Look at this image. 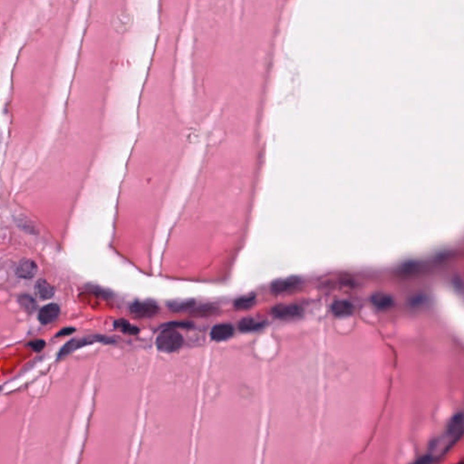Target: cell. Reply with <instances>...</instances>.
<instances>
[{"instance_id":"17","label":"cell","mask_w":464,"mask_h":464,"mask_svg":"<svg viewBox=\"0 0 464 464\" xmlns=\"http://www.w3.org/2000/svg\"><path fill=\"white\" fill-rule=\"evenodd\" d=\"M255 300H256L255 294H249V295H243V296H241L240 299H238L235 301L234 306L237 308H240V309L249 308L251 306H253L254 303H255Z\"/></svg>"},{"instance_id":"18","label":"cell","mask_w":464,"mask_h":464,"mask_svg":"<svg viewBox=\"0 0 464 464\" xmlns=\"http://www.w3.org/2000/svg\"><path fill=\"white\" fill-rule=\"evenodd\" d=\"M165 328H176V327H182V328H190L192 326V324L189 322H170L164 325Z\"/></svg>"},{"instance_id":"13","label":"cell","mask_w":464,"mask_h":464,"mask_svg":"<svg viewBox=\"0 0 464 464\" xmlns=\"http://www.w3.org/2000/svg\"><path fill=\"white\" fill-rule=\"evenodd\" d=\"M114 328L119 329L120 331H122V333L128 334V335L135 336V335H138L140 332V329L138 327H136L135 325H131L129 321H127L126 319H123V318L114 321Z\"/></svg>"},{"instance_id":"19","label":"cell","mask_w":464,"mask_h":464,"mask_svg":"<svg viewBox=\"0 0 464 464\" xmlns=\"http://www.w3.org/2000/svg\"><path fill=\"white\" fill-rule=\"evenodd\" d=\"M27 346L35 352H40L46 346V342L44 340H34L30 342Z\"/></svg>"},{"instance_id":"5","label":"cell","mask_w":464,"mask_h":464,"mask_svg":"<svg viewBox=\"0 0 464 464\" xmlns=\"http://www.w3.org/2000/svg\"><path fill=\"white\" fill-rule=\"evenodd\" d=\"M60 315V308L58 305L48 304L43 307L38 313V320L42 325H48L55 322Z\"/></svg>"},{"instance_id":"11","label":"cell","mask_w":464,"mask_h":464,"mask_svg":"<svg viewBox=\"0 0 464 464\" xmlns=\"http://www.w3.org/2000/svg\"><path fill=\"white\" fill-rule=\"evenodd\" d=\"M371 301L373 305L381 310H385L392 307L393 301L391 296L385 295L384 293H376L372 295Z\"/></svg>"},{"instance_id":"7","label":"cell","mask_w":464,"mask_h":464,"mask_svg":"<svg viewBox=\"0 0 464 464\" xmlns=\"http://www.w3.org/2000/svg\"><path fill=\"white\" fill-rule=\"evenodd\" d=\"M234 335V328L228 324H220L212 327L211 331V338L212 340L220 342L228 340Z\"/></svg>"},{"instance_id":"14","label":"cell","mask_w":464,"mask_h":464,"mask_svg":"<svg viewBox=\"0 0 464 464\" xmlns=\"http://www.w3.org/2000/svg\"><path fill=\"white\" fill-rule=\"evenodd\" d=\"M463 415H461V414L456 415V416L452 418L451 422L449 423V426H448L449 435H454V436L460 435L461 434V430L463 428Z\"/></svg>"},{"instance_id":"12","label":"cell","mask_w":464,"mask_h":464,"mask_svg":"<svg viewBox=\"0 0 464 464\" xmlns=\"http://www.w3.org/2000/svg\"><path fill=\"white\" fill-rule=\"evenodd\" d=\"M263 325H264V322H259V321L255 320L251 317H247V318H243L240 322L239 329L241 330V332H246V333L253 332V331L263 327Z\"/></svg>"},{"instance_id":"3","label":"cell","mask_w":464,"mask_h":464,"mask_svg":"<svg viewBox=\"0 0 464 464\" xmlns=\"http://www.w3.org/2000/svg\"><path fill=\"white\" fill-rule=\"evenodd\" d=\"M160 308L155 302L147 301H136L130 307L131 315L137 318H149L154 317L159 312Z\"/></svg>"},{"instance_id":"4","label":"cell","mask_w":464,"mask_h":464,"mask_svg":"<svg viewBox=\"0 0 464 464\" xmlns=\"http://www.w3.org/2000/svg\"><path fill=\"white\" fill-rule=\"evenodd\" d=\"M271 313L279 319H294L301 317L303 309L296 305H278L272 308Z\"/></svg>"},{"instance_id":"20","label":"cell","mask_w":464,"mask_h":464,"mask_svg":"<svg viewBox=\"0 0 464 464\" xmlns=\"http://www.w3.org/2000/svg\"><path fill=\"white\" fill-rule=\"evenodd\" d=\"M76 331L75 328L73 327H65V328H63V329L60 330L58 333L56 334V338H59V337H64V336H69L71 334L74 333Z\"/></svg>"},{"instance_id":"8","label":"cell","mask_w":464,"mask_h":464,"mask_svg":"<svg viewBox=\"0 0 464 464\" xmlns=\"http://www.w3.org/2000/svg\"><path fill=\"white\" fill-rule=\"evenodd\" d=\"M38 272V267L34 261L30 259H25L20 262L17 267L16 273L19 278L28 279L33 278Z\"/></svg>"},{"instance_id":"15","label":"cell","mask_w":464,"mask_h":464,"mask_svg":"<svg viewBox=\"0 0 464 464\" xmlns=\"http://www.w3.org/2000/svg\"><path fill=\"white\" fill-rule=\"evenodd\" d=\"M194 306V300H182V301H172L168 303V307L173 312L178 313L186 311Z\"/></svg>"},{"instance_id":"16","label":"cell","mask_w":464,"mask_h":464,"mask_svg":"<svg viewBox=\"0 0 464 464\" xmlns=\"http://www.w3.org/2000/svg\"><path fill=\"white\" fill-rule=\"evenodd\" d=\"M18 302L26 312L33 313L37 308V302L31 295L25 294L20 295L18 299Z\"/></svg>"},{"instance_id":"1","label":"cell","mask_w":464,"mask_h":464,"mask_svg":"<svg viewBox=\"0 0 464 464\" xmlns=\"http://www.w3.org/2000/svg\"><path fill=\"white\" fill-rule=\"evenodd\" d=\"M157 348L163 353H173L179 350L183 345L182 335L174 328H165L156 338Z\"/></svg>"},{"instance_id":"2","label":"cell","mask_w":464,"mask_h":464,"mask_svg":"<svg viewBox=\"0 0 464 464\" xmlns=\"http://www.w3.org/2000/svg\"><path fill=\"white\" fill-rule=\"evenodd\" d=\"M106 343L110 344L114 342L111 338H106V337H101V336H94V337H88V338H76L70 340L69 342L67 343L64 346L61 348L59 353H58V357H63L67 356L69 354H71L74 351L77 350L79 348H82L85 346L92 345L94 343Z\"/></svg>"},{"instance_id":"10","label":"cell","mask_w":464,"mask_h":464,"mask_svg":"<svg viewBox=\"0 0 464 464\" xmlns=\"http://www.w3.org/2000/svg\"><path fill=\"white\" fill-rule=\"evenodd\" d=\"M331 310L334 315L338 316V317L349 316L354 311V306L346 300H339V301L334 302L331 307Z\"/></svg>"},{"instance_id":"9","label":"cell","mask_w":464,"mask_h":464,"mask_svg":"<svg viewBox=\"0 0 464 464\" xmlns=\"http://www.w3.org/2000/svg\"><path fill=\"white\" fill-rule=\"evenodd\" d=\"M55 288L45 279H39L35 286V293L40 300H49L55 295Z\"/></svg>"},{"instance_id":"6","label":"cell","mask_w":464,"mask_h":464,"mask_svg":"<svg viewBox=\"0 0 464 464\" xmlns=\"http://www.w3.org/2000/svg\"><path fill=\"white\" fill-rule=\"evenodd\" d=\"M299 284H300V279L295 278V277L278 279L271 284V290L276 294H280V293L294 289Z\"/></svg>"}]
</instances>
